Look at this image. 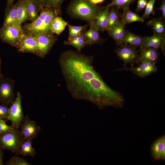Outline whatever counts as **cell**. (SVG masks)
I'll list each match as a JSON object with an SVG mask.
<instances>
[{"label":"cell","mask_w":165,"mask_h":165,"mask_svg":"<svg viewBox=\"0 0 165 165\" xmlns=\"http://www.w3.org/2000/svg\"><path fill=\"white\" fill-rule=\"evenodd\" d=\"M27 20L32 22L38 17L42 9L35 0H26Z\"/></svg>","instance_id":"19"},{"label":"cell","mask_w":165,"mask_h":165,"mask_svg":"<svg viewBox=\"0 0 165 165\" xmlns=\"http://www.w3.org/2000/svg\"><path fill=\"white\" fill-rule=\"evenodd\" d=\"M136 0H112L111 3L103 7H110L115 6L118 9L123 10L129 9L130 4Z\"/></svg>","instance_id":"29"},{"label":"cell","mask_w":165,"mask_h":165,"mask_svg":"<svg viewBox=\"0 0 165 165\" xmlns=\"http://www.w3.org/2000/svg\"><path fill=\"white\" fill-rule=\"evenodd\" d=\"M155 64V63L143 62L139 63L137 66H132L130 67L124 64L123 68L117 69L116 71H130L139 77L144 78L157 71V68Z\"/></svg>","instance_id":"10"},{"label":"cell","mask_w":165,"mask_h":165,"mask_svg":"<svg viewBox=\"0 0 165 165\" xmlns=\"http://www.w3.org/2000/svg\"><path fill=\"white\" fill-rule=\"evenodd\" d=\"M20 130L23 139L32 140L37 137L41 128L36 122L27 115L24 117L20 125Z\"/></svg>","instance_id":"9"},{"label":"cell","mask_w":165,"mask_h":165,"mask_svg":"<svg viewBox=\"0 0 165 165\" xmlns=\"http://www.w3.org/2000/svg\"><path fill=\"white\" fill-rule=\"evenodd\" d=\"M18 1L10 7L6 9L5 17L3 26H5L16 23L17 8Z\"/></svg>","instance_id":"24"},{"label":"cell","mask_w":165,"mask_h":165,"mask_svg":"<svg viewBox=\"0 0 165 165\" xmlns=\"http://www.w3.org/2000/svg\"><path fill=\"white\" fill-rule=\"evenodd\" d=\"M139 51L141 53L138 55L136 63L139 64L143 62H156L159 57V53L157 50L149 48Z\"/></svg>","instance_id":"17"},{"label":"cell","mask_w":165,"mask_h":165,"mask_svg":"<svg viewBox=\"0 0 165 165\" xmlns=\"http://www.w3.org/2000/svg\"><path fill=\"white\" fill-rule=\"evenodd\" d=\"M24 35L21 24L16 23L2 26L0 30V38L13 47L16 46Z\"/></svg>","instance_id":"4"},{"label":"cell","mask_w":165,"mask_h":165,"mask_svg":"<svg viewBox=\"0 0 165 165\" xmlns=\"http://www.w3.org/2000/svg\"><path fill=\"white\" fill-rule=\"evenodd\" d=\"M147 24L151 27L154 34L165 36V24L161 18L151 19L148 22Z\"/></svg>","instance_id":"26"},{"label":"cell","mask_w":165,"mask_h":165,"mask_svg":"<svg viewBox=\"0 0 165 165\" xmlns=\"http://www.w3.org/2000/svg\"><path fill=\"white\" fill-rule=\"evenodd\" d=\"M14 81L9 78L0 77V103L8 106L15 100Z\"/></svg>","instance_id":"7"},{"label":"cell","mask_w":165,"mask_h":165,"mask_svg":"<svg viewBox=\"0 0 165 165\" xmlns=\"http://www.w3.org/2000/svg\"><path fill=\"white\" fill-rule=\"evenodd\" d=\"M89 25V24L80 26H73L68 24L69 32H76L81 33L85 29L87 28V27Z\"/></svg>","instance_id":"33"},{"label":"cell","mask_w":165,"mask_h":165,"mask_svg":"<svg viewBox=\"0 0 165 165\" xmlns=\"http://www.w3.org/2000/svg\"><path fill=\"white\" fill-rule=\"evenodd\" d=\"M9 108L8 105H0V119H7L8 116Z\"/></svg>","instance_id":"35"},{"label":"cell","mask_w":165,"mask_h":165,"mask_svg":"<svg viewBox=\"0 0 165 165\" xmlns=\"http://www.w3.org/2000/svg\"><path fill=\"white\" fill-rule=\"evenodd\" d=\"M84 30L79 35L64 41V44L66 45L72 46L76 49L77 51L81 52L82 50L87 45L83 35Z\"/></svg>","instance_id":"25"},{"label":"cell","mask_w":165,"mask_h":165,"mask_svg":"<svg viewBox=\"0 0 165 165\" xmlns=\"http://www.w3.org/2000/svg\"><path fill=\"white\" fill-rule=\"evenodd\" d=\"M35 154L36 152L33 146L32 140L23 139L20 144L16 155L33 157Z\"/></svg>","instance_id":"18"},{"label":"cell","mask_w":165,"mask_h":165,"mask_svg":"<svg viewBox=\"0 0 165 165\" xmlns=\"http://www.w3.org/2000/svg\"><path fill=\"white\" fill-rule=\"evenodd\" d=\"M134 47L130 45L123 44L115 50L117 56L124 62V65L130 64L133 66L136 63L138 55Z\"/></svg>","instance_id":"11"},{"label":"cell","mask_w":165,"mask_h":165,"mask_svg":"<svg viewBox=\"0 0 165 165\" xmlns=\"http://www.w3.org/2000/svg\"><path fill=\"white\" fill-rule=\"evenodd\" d=\"M21 96L19 92L16 94L15 100L9 108L8 116L7 119L11 121V126L15 130H19L20 125L24 118L22 108Z\"/></svg>","instance_id":"5"},{"label":"cell","mask_w":165,"mask_h":165,"mask_svg":"<svg viewBox=\"0 0 165 165\" xmlns=\"http://www.w3.org/2000/svg\"><path fill=\"white\" fill-rule=\"evenodd\" d=\"M121 20L125 25L134 22H144V20L129 8L123 10L121 14Z\"/></svg>","instance_id":"22"},{"label":"cell","mask_w":165,"mask_h":165,"mask_svg":"<svg viewBox=\"0 0 165 165\" xmlns=\"http://www.w3.org/2000/svg\"><path fill=\"white\" fill-rule=\"evenodd\" d=\"M165 148H164L161 152L159 157V160L164 161L165 160Z\"/></svg>","instance_id":"38"},{"label":"cell","mask_w":165,"mask_h":165,"mask_svg":"<svg viewBox=\"0 0 165 165\" xmlns=\"http://www.w3.org/2000/svg\"><path fill=\"white\" fill-rule=\"evenodd\" d=\"M165 42V36L154 33L153 35L151 36L143 37V41L140 50L151 48L156 50L161 48L164 51Z\"/></svg>","instance_id":"13"},{"label":"cell","mask_w":165,"mask_h":165,"mask_svg":"<svg viewBox=\"0 0 165 165\" xmlns=\"http://www.w3.org/2000/svg\"><path fill=\"white\" fill-rule=\"evenodd\" d=\"M65 0H44L43 7H50L61 8V5Z\"/></svg>","instance_id":"32"},{"label":"cell","mask_w":165,"mask_h":165,"mask_svg":"<svg viewBox=\"0 0 165 165\" xmlns=\"http://www.w3.org/2000/svg\"><path fill=\"white\" fill-rule=\"evenodd\" d=\"M143 39V37L126 30L123 44L128 45L134 47H140L142 43Z\"/></svg>","instance_id":"21"},{"label":"cell","mask_w":165,"mask_h":165,"mask_svg":"<svg viewBox=\"0 0 165 165\" xmlns=\"http://www.w3.org/2000/svg\"><path fill=\"white\" fill-rule=\"evenodd\" d=\"M156 0H149L145 7V12L142 17L144 20L148 18L151 14H154V6Z\"/></svg>","instance_id":"31"},{"label":"cell","mask_w":165,"mask_h":165,"mask_svg":"<svg viewBox=\"0 0 165 165\" xmlns=\"http://www.w3.org/2000/svg\"><path fill=\"white\" fill-rule=\"evenodd\" d=\"M90 2L96 5L97 4L102 2L104 0H89Z\"/></svg>","instance_id":"41"},{"label":"cell","mask_w":165,"mask_h":165,"mask_svg":"<svg viewBox=\"0 0 165 165\" xmlns=\"http://www.w3.org/2000/svg\"><path fill=\"white\" fill-rule=\"evenodd\" d=\"M147 2V0H138L136 12H139L145 8Z\"/></svg>","instance_id":"36"},{"label":"cell","mask_w":165,"mask_h":165,"mask_svg":"<svg viewBox=\"0 0 165 165\" xmlns=\"http://www.w3.org/2000/svg\"><path fill=\"white\" fill-rule=\"evenodd\" d=\"M101 7L89 0H72L67 6V11L71 17L84 20L90 24L94 21Z\"/></svg>","instance_id":"3"},{"label":"cell","mask_w":165,"mask_h":165,"mask_svg":"<svg viewBox=\"0 0 165 165\" xmlns=\"http://www.w3.org/2000/svg\"><path fill=\"white\" fill-rule=\"evenodd\" d=\"M4 157V152L3 150L0 147V165H3V158Z\"/></svg>","instance_id":"39"},{"label":"cell","mask_w":165,"mask_h":165,"mask_svg":"<svg viewBox=\"0 0 165 165\" xmlns=\"http://www.w3.org/2000/svg\"><path fill=\"white\" fill-rule=\"evenodd\" d=\"M111 7L108 16V29L116 26L121 20V14L118 9L115 6Z\"/></svg>","instance_id":"28"},{"label":"cell","mask_w":165,"mask_h":165,"mask_svg":"<svg viewBox=\"0 0 165 165\" xmlns=\"http://www.w3.org/2000/svg\"><path fill=\"white\" fill-rule=\"evenodd\" d=\"M101 10L96 17L93 23L96 29L99 31H107L108 29V13L110 7H101Z\"/></svg>","instance_id":"15"},{"label":"cell","mask_w":165,"mask_h":165,"mask_svg":"<svg viewBox=\"0 0 165 165\" xmlns=\"http://www.w3.org/2000/svg\"><path fill=\"white\" fill-rule=\"evenodd\" d=\"M1 58H0V77H2V74H1Z\"/></svg>","instance_id":"43"},{"label":"cell","mask_w":165,"mask_h":165,"mask_svg":"<svg viewBox=\"0 0 165 165\" xmlns=\"http://www.w3.org/2000/svg\"><path fill=\"white\" fill-rule=\"evenodd\" d=\"M89 28L86 31V29L84 31L83 35L87 45L100 44L105 41L101 37L99 31L94 25L93 22L89 24Z\"/></svg>","instance_id":"14"},{"label":"cell","mask_w":165,"mask_h":165,"mask_svg":"<svg viewBox=\"0 0 165 165\" xmlns=\"http://www.w3.org/2000/svg\"><path fill=\"white\" fill-rule=\"evenodd\" d=\"M68 23L60 16L55 17L51 23L50 29L51 33L60 35L64 30Z\"/></svg>","instance_id":"23"},{"label":"cell","mask_w":165,"mask_h":165,"mask_svg":"<svg viewBox=\"0 0 165 165\" xmlns=\"http://www.w3.org/2000/svg\"><path fill=\"white\" fill-rule=\"evenodd\" d=\"M16 47L20 52L31 53L37 55V42L36 38L33 36L24 34Z\"/></svg>","instance_id":"12"},{"label":"cell","mask_w":165,"mask_h":165,"mask_svg":"<svg viewBox=\"0 0 165 165\" xmlns=\"http://www.w3.org/2000/svg\"><path fill=\"white\" fill-rule=\"evenodd\" d=\"M7 165H31L24 159L18 156H13L5 163Z\"/></svg>","instance_id":"30"},{"label":"cell","mask_w":165,"mask_h":165,"mask_svg":"<svg viewBox=\"0 0 165 165\" xmlns=\"http://www.w3.org/2000/svg\"><path fill=\"white\" fill-rule=\"evenodd\" d=\"M61 13V8L43 7L36 19L22 27L24 34L33 36L39 34H52L50 29L51 21Z\"/></svg>","instance_id":"2"},{"label":"cell","mask_w":165,"mask_h":165,"mask_svg":"<svg viewBox=\"0 0 165 165\" xmlns=\"http://www.w3.org/2000/svg\"><path fill=\"white\" fill-rule=\"evenodd\" d=\"M94 56L71 50L62 53L59 59L67 88L76 100L94 103L100 109L112 106L122 108V94L110 87L94 68Z\"/></svg>","instance_id":"1"},{"label":"cell","mask_w":165,"mask_h":165,"mask_svg":"<svg viewBox=\"0 0 165 165\" xmlns=\"http://www.w3.org/2000/svg\"><path fill=\"white\" fill-rule=\"evenodd\" d=\"M16 23L21 24L27 20L26 0H18Z\"/></svg>","instance_id":"27"},{"label":"cell","mask_w":165,"mask_h":165,"mask_svg":"<svg viewBox=\"0 0 165 165\" xmlns=\"http://www.w3.org/2000/svg\"><path fill=\"white\" fill-rule=\"evenodd\" d=\"M23 139L19 130L0 133V147L16 154Z\"/></svg>","instance_id":"6"},{"label":"cell","mask_w":165,"mask_h":165,"mask_svg":"<svg viewBox=\"0 0 165 165\" xmlns=\"http://www.w3.org/2000/svg\"><path fill=\"white\" fill-rule=\"evenodd\" d=\"M14 130L11 126L6 124V122L0 119V133H3Z\"/></svg>","instance_id":"34"},{"label":"cell","mask_w":165,"mask_h":165,"mask_svg":"<svg viewBox=\"0 0 165 165\" xmlns=\"http://www.w3.org/2000/svg\"><path fill=\"white\" fill-rule=\"evenodd\" d=\"M158 10H160L162 12V16L163 18L165 19V0H163L162 2V3L160 7L158 8Z\"/></svg>","instance_id":"37"},{"label":"cell","mask_w":165,"mask_h":165,"mask_svg":"<svg viewBox=\"0 0 165 165\" xmlns=\"http://www.w3.org/2000/svg\"><path fill=\"white\" fill-rule=\"evenodd\" d=\"M15 0H7L6 7V9L8 8L13 5Z\"/></svg>","instance_id":"40"},{"label":"cell","mask_w":165,"mask_h":165,"mask_svg":"<svg viewBox=\"0 0 165 165\" xmlns=\"http://www.w3.org/2000/svg\"><path fill=\"white\" fill-rule=\"evenodd\" d=\"M42 9L43 7V0H35Z\"/></svg>","instance_id":"42"},{"label":"cell","mask_w":165,"mask_h":165,"mask_svg":"<svg viewBox=\"0 0 165 165\" xmlns=\"http://www.w3.org/2000/svg\"><path fill=\"white\" fill-rule=\"evenodd\" d=\"M125 26L126 25L120 20L116 26L107 30L108 34L114 40L118 46H120L123 44L126 31Z\"/></svg>","instance_id":"16"},{"label":"cell","mask_w":165,"mask_h":165,"mask_svg":"<svg viewBox=\"0 0 165 165\" xmlns=\"http://www.w3.org/2000/svg\"><path fill=\"white\" fill-rule=\"evenodd\" d=\"M165 148V135H163L156 140L152 144L150 148L151 156L155 160H159V156Z\"/></svg>","instance_id":"20"},{"label":"cell","mask_w":165,"mask_h":165,"mask_svg":"<svg viewBox=\"0 0 165 165\" xmlns=\"http://www.w3.org/2000/svg\"><path fill=\"white\" fill-rule=\"evenodd\" d=\"M37 44V55L41 58L44 57L57 40L53 34H39L34 35Z\"/></svg>","instance_id":"8"}]
</instances>
